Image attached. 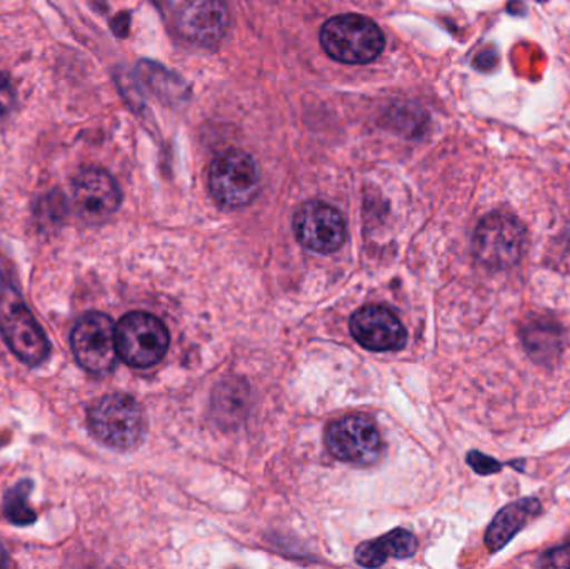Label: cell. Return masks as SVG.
<instances>
[{"instance_id": "6da1fadb", "label": "cell", "mask_w": 570, "mask_h": 569, "mask_svg": "<svg viewBox=\"0 0 570 569\" xmlns=\"http://www.w3.org/2000/svg\"><path fill=\"white\" fill-rule=\"evenodd\" d=\"M2 276L0 269V333L22 363L39 366L49 357V340L19 291Z\"/></svg>"}, {"instance_id": "7a4b0ae2", "label": "cell", "mask_w": 570, "mask_h": 569, "mask_svg": "<svg viewBox=\"0 0 570 569\" xmlns=\"http://www.w3.org/2000/svg\"><path fill=\"white\" fill-rule=\"evenodd\" d=\"M321 43L325 52L338 62L368 63L381 56L385 37L374 20L345 13L324 23Z\"/></svg>"}, {"instance_id": "3957f363", "label": "cell", "mask_w": 570, "mask_h": 569, "mask_svg": "<svg viewBox=\"0 0 570 569\" xmlns=\"http://www.w3.org/2000/svg\"><path fill=\"white\" fill-rule=\"evenodd\" d=\"M94 438L114 450H132L142 440L146 420L140 404L127 394H109L89 411Z\"/></svg>"}, {"instance_id": "277c9868", "label": "cell", "mask_w": 570, "mask_h": 569, "mask_svg": "<svg viewBox=\"0 0 570 569\" xmlns=\"http://www.w3.org/2000/svg\"><path fill=\"white\" fill-rule=\"evenodd\" d=\"M528 233L521 220L511 214L485 216L475 229L472 249L488 269L504 271L515 266L524 254Z\"/></svg>"}, {"instance_id": "5b68a950", "label": "cell", "mask_w": 570, "mask_h": 569, "mask_svg": "<svg viewBox=\"0 0 570 569\" xmlns=\"http://www.w3.org/2000/svg\"><path fill=\"white\" fill-rule=\"evenodd\" d=\"M117 354L132 367L156 366L169 350V331L149 313H129L116 327Z\"/></svg>"}, {"instance_id": "8992f818", "label": "cell", "mask_w": 570, "mask_h": 569, "mask_svg": "<svg viewBox=\"0 0 570 569\" xmlns=\"http://www.w3.org/2000/svg\"><path fill=\"white\" fill-rule=\"evenodd\" d=\"M209 189L219 206L239 209L256 199L259 173L249 154L230 149L214 159L209 169Z\"/></svg>"}, {"instance_id": "52a82bcc", "label": "cell", "mask_w": 570, "mask_h": 569, "mask_svg": "<svg viewBox=\"0 0 570 569\" xmlns=\"http://www.w3.org/2000/svg\"><path fill=\"white\" fill-rule=\"evenodd\" d=\"M325 447L335 460L371 467L382 454V438L371 418L351 414L328 424Z\"/></svg>"}, {"instance_id": "ba28073f", "label": "cell", "mask_w": 570, "mask_h": 569, "mask_svg": "<svg viewBox=\"0 0 570 569\" xmlns=\"http://www.w3.org/2000/svg\"><path fill=\"white\" fill-rule=\"evenodd\" d=\"M70 346L83 370L97 376L110 373L119 356L112 320L102 313H87L73 326Z\"/></svg>"}, {"instance_id": "9c48e42d", "label": "cell", "mask_w": 570, "mask_h": 569, "mask_svg": "<svg viewBox=\"0 0 570 569\" xmlns=\"http://www.w3.org/2000/svg\"><path fill=\"white\" fill-rule=\"evenodd\" d=\"M294 233L305 249L331 254L341 249L347 236L344 217L331 204L305 203L294 216Z\"/></svg>"}, {"instance_id": "30bf717a", "label": "cell", "mask_w": 570, "mask_h": 569, "mask_svg": "<svg viewBox=\"0 0 570 569\" xmlns=\"http://www.w3.org/2000/svg\"><path fill=\"white\" fill-rule=\"evenodd\" d=\"M351 333L365 350L374 353H392L402 350L407 341L404 324L389 307H361L351 320Z\"/></svg>"}, {"instance_id": "8fae6325", "label": "cell", "mask_w": 570, "mask_h": 569, "mask_svg": "<svg viewBox=\"0 0 570 569\" xmlns=\"http://www.w3.org/2000/svg\"><path fill=\"white\" fill-rule=\"evenodd\" d=\"M227 26L229 16L223 0H186L177 20L183 39L199 47L219 43Z\"/></svg>"}, {"instance_id": "7c38bea8", "label": "cell", "mask_w": 570, "mask_h": 569, "mask_svg": "<svg viewBox=\"0 0 570 569\" xmlns=\"http://www.w3.org/2000/svg\"><path fill=\"white\" fill-rule=\"evenodd\" d=\"M73 203L80 216L89 223H100L120 206V189L106 170H82L73 180Z\"/></svg>"}, {"instance_id": "4fadbf2b", "label": "cell", "mask_w": 570, "mask_h": 569, "mask_svg": "<svg viewBox=\"0 0 570 569\" xmlns=\"http://www.w3.org/2000/svg\"><path fill=\"white\" fill-rule=\"evenodd\" d=\"M417 538L411 531L399 528V530L391 531L379 540L362 543L355 550V561L361 567L377 568L391 558H397V560L411 558L417 551Z\"/></svg>"}, {"instance_id": "5bb4252c", "label": "cell", "mask_w": 570, "mask_h": 569, "mask_svg": "<svg viewBox=\"0 0 570 569\" xmlns=\"http://www.w3.org/2000/svg\"><path fill=\"white\" fill-rule=\"evenodd\" d=\"M541 513V503L538 500H522L509 504L499 511L485 533V547L489 551H499L535 517Z\"/></svg>"}, {"instance_id": "9a60e30c", "label": "cell", "mask_w": 570, "mask_h": 569, "mask_svg": "<svg viewBox=\"0 0 570 569\" xmlns=\"http://www.w3.org/2000/svg\"><path fill=\"white\" fill-rule=\"evenodd\" d=\"M521 337L531 357L541 364H549L561 354L564 331L551 317H531L522 326Z\"/></svg>"}, {"instance_id": "2e32d148", "label": "cell", "mask_w": 570, "mask_h": 569, "mask_svg": "<svg viewBox=\"0 0 570 569\" xmlns=\"http://www.w3.org/2000/svg\"><path fill=\"white\" fill-rule=\"evenodd\" d=\"M30 490H32V483L29 480L20 481L7 493L3 501L6 517L17 527H29L36 521V511L29 507Z\"/></svg>"}, {"instance_id": "e0dca14e", "label": "cell", "mask_w": 570, "mask_h": 569, "mask_svg": "<svg viewBox=\"0 0 570 569\" xmlns=\"http://www.w3.org/2000/svg\"><path fill=\"white\" fill-rule=\"evenodd\" d=\"M13 104H16V92L12 84L0 72V122L12 112Z\"/></svg>"}, {"instance_id": "ac0fdd59", "label": "cell", "mask_w": 570, "mask_h": 569, "mask_svg": "<svg viewBox=\"0 0 570 569\" xmlns=\"http://www.w3.org/2000/svg\"><path fill=\"white\" fill-rule=\"evenodd\" d=\"M541 567L544 568H570V545L554 548L542 557Z\"/></svg>"}, {"instance_id": "d6986e66", "label": "cell", "mask_w": 570, "mask_h": 569, "mask_svg": "<svg viewBox=\"0 0 570 569\" xmlns=\"http://www.w3.org/2000/svg\"><path fill=\"white\" fill-rule=\"evenodd\" d=\"M469 464L474 468V471H478L479 474H494L498 471H501L502 464L499 461L492 460V458L484 457L481 453H471L469 454Z\"/></svg>"}, {"instance_id": "ffe728a7", "label": "cell", "mask_w": 570, "mask_h": 569, "mask_svg": "<svg viewBox=\"0 0 570 569\" xmlns=\"http://www.w3.org/2000/svg\"><path fill=\"white\" fill-rule=\"evenodd\" d=\"M7 567V555L6 550H3L2 545H0V568Z\"/></svg>"}, {"instance_id": "44dd1931", "label": "cell", "mask_w": 570, "mask_h": 569, "mask_svg": "<svg viewBox=\"0 0 570 569\" xmlns=\"http://www.w3.org/2000/svg\"><path fill=\"white\" fill-rule=\"evenodd\" d=\"M2 444H3V441H2V440H0V447H2Z\"/></svg>"}]
</instances>
